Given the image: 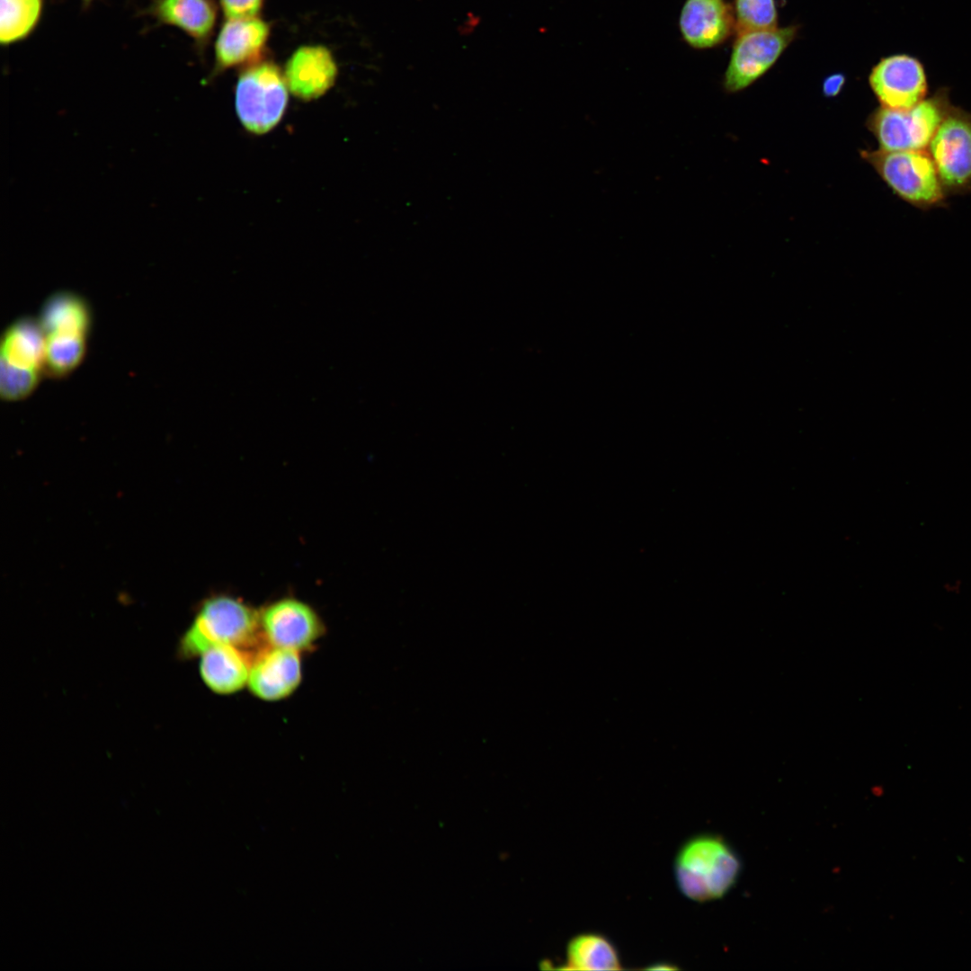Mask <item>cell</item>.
I'll list each match as a JSON object with an SVG mask.
<instances>
[{
  "label": "cell",
  "instance_id": "cell-1",
  "mask_svg": "<svg viewBox=\"0 0 971 971\" xmlns=\"http://www.w3.org/2000/svg\"><path fill=\"white\" fill-rule=\"evenodd\" d=\"M740 871L741 861L735 851L720 836L710 833L684 842L674 862L679 890L699 903L723 897L735 884Z\"/></svg>",
  "mask_w": 971,
  "mask_h": 971
},
{
  "label": "cell",
  "instance_id": "cell-2",
  "mask_svg": "<svg viewBox=\"0 0 971 971\" xmlns=\"http://www.w3.org/2000/svg\"><path fill=\"white\" fill-rule=\"evenodd\" d=\"M259 630V611L238 598L216 595L200 605L179 640L177 655L191 659L216 646L243 648L254 643Z\"/></svg>",
  "mask_w": 971,
  "mask_h": 971
},
{
  "label": "cell",
  "instance_id": "cell-3",
  "mask_svg": "<svg viewBox=\"0 0 971 971\" xmlns=\"http://www.w3.org/2000/svg\"><path fill=\"white\" fill-rule=\"evenodd\" d=\"M952 107L948 89L940 88L908 110L883 106L875 109L869 115L866 126L878 142L879 149L923 150Z\"/></svg>",
  "mask_w": 971,
  "mask_h": 971
},
{
  "label": "cell",
  "instance_id": "cell-4",
  "mask_svg": "<svg viewBox=\"0 0 971 971\" xmlns=\"http://www.w3.org/2000/svg\"><path fill=\"white\" fill-rule=\"evenodd\" d=\"M886 184L903 200L926 209L944 201L946 192L934 162L923 150H860Z\"/></svg>",
  "mask_w": 971,
  "mask_h": 971
},
{
  "label": "cell",
  "instance_id": "cell-5",
  "mask_svg": "<svg viewBox=\"0 0 971 971\" xmlns=\"http://www.w3.org/2000/svg\"><path fill=\"white\" fill-rule=\"evenodd\" d=\"M288 85L279 66L267 58L242 68L235 91L237 116L254 134H263L281 120L288 104Z\"/></svg>",
  "mask_w": 971,
  "mask_h": 971
},
{
  "label": "cell",
  "instance_id": "cell-6",
  "mask_svg": "<svg viewBox=\"0 0 971 971\" xmlns=\"http://www.w3.org/2000/svg\"><path fill=\"white\" fill-rule=\"evenodd\" d=\"M797 25L736 32L723 88L735 94L764 76L796 39Z\"/></svg>",
  "mask_w": 971,
  "mask_h": 971
},
{
  "label": "cell",
  "instance_id": "cell-7",
  "mask_svg": "<svg viewBox=\"0 0 971 971\" xmlns=\"http://www.w3.org/2000/svg\"><path fill=\"white\" fill-rule=\"evenodd\" d=\"M38 320L46 352L59 357L85 354L92 314L81 296L65 290L53 293L43 303Z\"/></svg>",
  "mask_w": 971,
  "mask_h": 971
},
{
  "label": "cell",
  "instance_id": "cell-8",
  "mask_svg": "<svg viewBox=\"0 0 971 971\" xmlns=\"http://www.w3.org/2000/svg\"><path fill=\"white\" fill-rule=\"evenodd\" d=\"M944 191L964 193L971 188V113L952 107L930 145Z\"/></svg>",
  "mask_w": 971,
  "mask_h": 971
},
{
  "label": "cell",
  "instance_id": "cell-9",
  "mask_svg": "<svg viewBox=\"0 0 971 971\" xmlns=\"http://www.w3.org/2000/svg\"><path fill=\"white\" fill-rule=\"evenodd\" d=\"M260 628L272 646L303 651L324 633V624L307 603L291 597L272 601L259 611Z\"/></svg>",
  "mask_w": 971,
  "mask_h": 971
},
{
  "label": "cell",
  "instance_id": "cell-10",
  "mask_svg": "<svg viewBox=\"0 0 971 971\" xmlns=\"http://www.w3.org/2000/svg\"><path fill=\"white\" fill-rule=\"evenodd\" d=\"M869 86L881 106L908 110L926 98L928 84L921 61L907 54L883 58L869 76Z\"/></svg>",
  "mask_w": 971,
  "mask_h": 971
},
{
  "label": "cell",
  "instance_id": "cell-11",
  "mask_svg": "<svg viewBox=\"0 0 971 971\" xmlns=\"http://www.w3.org/2000/svg\"><path fill=\"white\" fill-rule=\"evenodd\" d=\"M270 34L271 24L259 16L226 19L215 41L212 75L265 58Z\"/></svg>",
  "mask_w": 971,
  "mask_h": 971
},
{
  "label": "cell",
  "instance_id": "cell-12",
  "mask_svg": "<svg viewBox=\"0 0 971 971\" xmlns=\"http://www.w3.org/2000/svg\"><path fill=\"white\" fill-rule=\"evenodd\" d=\"M283 74L293 95L311 101L325 94L334 85L338 67L327 47L309 44L292 52L285 63Z\"/></svg>",
  "mask_w": 971,
  "mask_h": 971
},
{
  "label": "cell",
  "instance_id": "cell-13",
  "mask_svg": "<svg viewBox=\"0 0 971 971\" xmlns=\"http://www.w3.org/2000/svg\"><path fill=\"white\" fill-rule=\"evenodd\" d=\"M301 679L299 652L272 646L252 663L247 686L256 698L276 701L291 695Z\"/></svg>",
  "mask_w": 971,
  "mask_h": 971
},
{
  "label": "cell",
  "instance_id": "cell-14",
  "mask_svg": "<svg viewBox=\"0 0 971 971\" xmlns=\"http://www.w3.org/2000/svg\"><path fill=\"white\" fill-rule=\"evenodd\" d=\"M679 28L690 47H717L735 31L733 8L725 0H686L680 13Z\"/></svg>",
  "mask_w": 971,
  "mask_h": 971
},
{
  "label": "cell",
  "instance_id": "cell-15",
  "mask_svg": "<svg viewBox=\"0 0 971 971\" xmlns=\"http://www.w3.org/2000/svg\"><path fill=\"white\" fill-rule=\"evenodd\" d=\"M0 372L35 378L45 371V337L38 319L22 316L4 332Z\"/></svg>",
  "mask_w": 971,
  "mask_h": 971
},
{
  "label": "cell",
  "instance_id": "cell-16",
  "mask_svg": "<svg viewBox=\"0 0 971 971\" xmlns=\"http://www.w3.org/2000/svg\"><path fill=\"white\" fill-rule=\"evenodd\" d=\"M145 13L184 31L200 51L209 42L218 19L214 0H152Z\"/></svg>",
  "mask_w": 971,
  "mask_h": 971
},
{
  "label": "cell",
  "instance_id": "cell-17",
  "mask_svg": "<svg viewBox=\"0 0 971 971\" xmlns=\"http://www.w3.org/2000/svg\"><path fill=\"white\" fill-rule=\"evenodd\" d=\"M199 672L203 683L213 692L228 695L247 685L250 668L242 648L216 646L200 656Z\"/></svg>",
  "mask_w": 971,
  "mask_h": 971
},
{
  "label": "cell",
  "instance_id": "cell-18",
  "mask_svg": "<svg viewBox=\"0 0 971 971\" xmlns=\"http://www.w3.org/2000/svg\"><path fill=\"white\" fill-rule=\"evenodd\" d=\"M564 969L620 970V958L614 944L604 935L593 932L574 936L567 944Z\"/></svg>",
  "mask_w": 971,
  "mask_h": 971
},
{
  "label": "cell",
  "instance_id": "cell-19",
  "mask_svg": "<svg viewBox=\"0 0 971 971\" xmlns=\"http://www.w3.org/2000/svg\"><path fill=\"white\" fill-rule=\"evenodd\" d=\"M43 0H0V43L8 46L19 42L37 27L43 10Z\"/></svg>",
  "mask_w": 971,
  "mask_h": 971
},
{
  "label": "cell",
  "instance_id": "cell-20",
  "mask_svg": "<svg viewBox=\"0 0 971 971\" xmlns=\"http://www.w3.org/2000/svg\"><path fill=\"white\" fill-rule=\"evenodd\" d=\"M736 32L778 27L775 0H734Z\"/></svg>",
  "mask_w": 971,
  "mask_h": 971
},
{
  "label": "cell",
  "instance_id": "cell-21",
  "mask_svg": "<svg viewBox=\"0 0 971 971\" xmlns=\"http://www.w3.org/2000/svg\"><path fill=\"white\" fill-rule=\"evenodd\" d=\"M226 19L255 17L261 13L264 0H218Z\"/></svg>",
  "mask_w": 971,
  "mask_h": 971
},
{
  "label": "cell",
  "instance_id": "cell-22",
  "mask_svg": "<svg viewBox=\"0 0 971 971\" xmlns=\"http://www.w3.org/2000/svg\"><path fill=\"white\" fill-rule=\"evenodd\" d=\"M845 76L842 73H835L827 76L823 82V94L825 97H834L838 95L844 84Z\"/></svg>",
  "mask_w": 971,
  "mask_h": 971
},
{
  "label": "cell",
  "instance_id": "cell-23",
  "mask_svg": "<svg viewBox=\"0 0 971 971\" xmlns=\"http://www.w3.org/2000/svg\"><path fill=\"white\" fill-rule=\"evenodd\" d=\"M477 22L478 21L476 20L475 16L468 15V19L465 21L463 25L460 27V32L468 33L469 31L473 30L476 27Z\"/></svg>",
  "mask_w": 971,
  "mask_h": 971
},
{
  "label": "cell",
  "instance_id": "cell-24",
  "mask_svg": "<svg viewBox=\"0 0 971 971\" xmlns=\"http://www.w3.org/2000/svg\"><path fill=\"white\" fill-rule=\"evenodd\" d=\"M676 968V966L669 963H658L647 967L650 970H673Z\"/></svg>",
  "mask_w": 971,
  "mask_h": 971
},
{
  "label": "cell",
  "instance_id": "cell-25",
  "mask_svg": "<svg viewBox=\"0 0 971 971\" xmlns=\"http://www.w3.org/2000/svg\"><path fill=\"white\" fill-rule=\"evenodd\" d=\"M81 1L83 2V4H84L85 6H86V7H87L88 5H90V4H91V3H92V2L94 1V0H81Z\"/></svg>",
  "mask_w": 971,
  "mask_h": 971
}]
</instances>
